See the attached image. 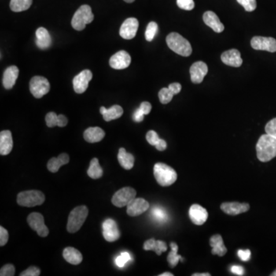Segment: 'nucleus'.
<instances>
[{"label": "nucleus", "mask_w": 276, "mask_h": 276, "mask_svg": "<svg viewBox=\"0 0 276 276\" xmlns=\"http://www.w3.org/2000/svg\"><path fill=\"white\" fill-rule=\"evenodd\" d=\"M256 153L260 161H270L276 156V138L266 134L261 136L256 144Z\"/></svg>", "instance_id": "nucleus-1"}, {"label": "nucleus", "mask_w": 276, "mask_h": 276, "mask_svg": "<svg viewBox=\"0 0 276 276\" xmlns=\"http://www.w3.org/2000/svg\"><path fill=\"white\" fill-rule=\"evenodd\" d=\"M167 45L173 52L184 57H188L192 54L193 49L189 41L177 32H171L166 38Z\"/></svg>", "instance_id": "nucleus-2"}, {"label": "nucleus", "mask_w": 276, "mask_h": 276, "mask_svg": "<svg viewBox=\"0 0 276 276\" xmlns=\"http://www.w3.org/2000/svg\"><path fill=\"white\" fill-rule=\"evenodd\" d=\"M156 182L162 186H169L176 182L177 174L175 170L163 163H156L153 167Z\"/></svg>", "instance_id": "nucleus-3"}, {"label": "nucleus", "mask_w": 276, "mask_h": 276, "mask_svg": "<svg viewBox=\"0 0 276 276\" xmlns=\"http://www.w3.org/2000/svg\"><path fill=\"white\" fill-rule=\"evenodd\" d=\"M89 215V209L85 206H79L75 207L68 216L67 230L70 233L78 232L82 227L85 219Z\"/></svg>", "instance_id": "nucleus-4"}, {"label": "nucleus", "mask_w": 276, "mask_h": 276, "mask_svg": "<svg viewBox=\"0 0 276 276\" xmlns=\"http://www.w3.org/2000/svg\"><path fill=\"white\" fill-rule=\"evenodd\" d=\"M94 20V14L92 13V8L88 5H83L75 12L71 26L77 31L85 30L86 25L92 23Z\"/></svg>", "instance_id": "nucleus-5"}, {"label": "nucleus", "mask_w": 276, "mask_h": 276, "mask_svg": "<svg viewBox=\"0 0 276 276\" xmlns=\"http://www.w3.org/2000/svg\"><path fill=\"white\" fill-rule=\"evenodd\" d=\"M45 200L44 193L38 190L21 192L17 196L18 204L21 207H34L42 205Z\"/></svg>", "instance_id": "nucleus-6"}, {"label": "nucleus", "mask_w": 276, "mask_h": 276, "mask_svg": "<svg viewBox=\"0 0 276 276\" xmlns=\"http://www.w3.org/2000/svg\"><path fill=\"white\" fill-rule=\"evenodd\" d=\"M136 195H137V192L133 188L129 187V186L123 187L114 194L111 202L113 203L114 206L119 207V208L127 207L130 202L136 198Z\"/></svg>", "instance_id": "nucleus-7"}, {"label": "nucleus", "mask_w": 276, "mask_h": 276, "mask_svg": "<svg viewBox=\"0 0 276 276\" xmlns=\"http://www.w3.org/2000/svg\"><path fill=\"white\" fill-rule=\"evenodd\" d=\"M30 89L31 94L35 98H42L50 91V84L47 78L42 76H35L30 81Z\"/></svg>", "instance_id": "nucleus-8"}, {"label": "nucleus", "mask_w": 276, "mask_h": 276, "mask_svg": "<svg viewBox=\"0 0 276 276\" xmlns=\"http://www.w3.org/2000/svg\"><path fill=\"white\" fill-rule=\"evenodd\" d=\"M27 222L30 227L36 232L41 237H46L49 235V229L45 226L43 215L39 213H32L30 214L27 218Z\"/></svg>", "instance_id": "nucleus-9"}, {"label": "nucleus", "mask_w": 276, "mask_h": 276, "mask_svg": "<svg viewBox=\"0 0 276 276\" xmlns=\"http://www.w3.org/2000/svg\"><path fill=\"white\" fill-rule=\"evenodd\" d=\"M251 46L255 50L276 52V40L272 37L255 36L251 40Z\"/></svg>", "instance_id": "nucleus-10"}, {"label": "nucleus", "mask_w": 276, "mask_h": 276, "mask_svg": "<svg viewBox=\"0 0 276 276\" xmlns=\"http://www.w3.org/2000/svg\"><path fill=\"white\" fill-rule=\"evenodd\" d=\"M131 62V58L126 51H119L111 56L109 60L110 66L114 69H125Z\"/></svg>", "instance_id": "nucleus-11"}, {"label": "nucleus", "mask_w": 276, "mask_h": 276, "mask_svg": "<svg viewBox=\"0 0 276 276\" xmlns=\"http://www.w3.org/2000/svg\"><path fill=\"white\" fill-rule=\"evenodd\" d=\"M92 71L86 69L77 75L73 79L74 90L77 94H82L89 87V82L92 79Z\"/></svg>", "instance_id": "nucleus-12"}, {"label": "nucleus", "mask_w": 276, "mask_h": 276, "mask_svg": "<svg viewBox=\"0 0 276 276\" xmlns=\"http://www.w3.org/2000/svg\"><path fill=\"white\" fill-rule=\"evenodd\" d=\"M139 22L135 18H128L121 26L120 35L124 39H132L137 35Z\"/></svg>", "instance_id": "nucleus-13"}, {"label": "nucleus", "mask_w": 276, "mask_h": 276, "mask_svg": "<svg viewBox=\"0 0 276 276\" xmlns=\"http://www.w3.org/2000/svg\"><path fill=\"white\" fill-rule=\"evenodd\" d=\"M103 236L105 240L113 243L120 238V231L114 219H108L103 222Z\"/></svg>", "instance_id": "nucleus-14"}, {"label": "nucleus", "mask_w": 276, "mask_h": 276, "mask_svg": "<svg viewBox=\"0 0 276 276\" xmlns=\"http://www.w3.org/2000/svg\"><path fill=\"white\" fill-rule=\"evenodd\" d=\"M191 82L194 84H200L208 73V66L203 61H196L189 68Z\"/></svg>", "instance_id": "nucleus-15"}, {"label": "nucleus", "mask_w": 276, "mask_h": 276, "mask_svg": "<svg viewBox=\"0 0 276 276\" xmlns=\"http://www.w3.org/2000/svg\"><path fill=\"white\" fill-rule=\"evenodd\" d=\"M150 208V204L143 198H134L127 206V214L130 216H137L141 215Z\"/></svg>", "instance_id": "nucleus-16"}, {"label": "nucleus", "mask_w": 276, "mask_h": 276, "mask_svg": "<svg viewBox=\"0 0 276 276\" xmlns=\"http://www.w3.org/2000/svg\"><path fill=\"white\" fill-rule=\"evenodd\" d=\"M189 218L192 222L197 226H201L207 222L208 218V212L198 204H193L189 210Z\"/></svg>", "instance_id": "nucleus-17"}, {"label": "nucleus", "mask_w": 276, "mask_h": 276, "mask_svg": "<svg viewBox=\"0 0 276 276\" xmlns=\"http://www.w3.org/2000/svg\"><path fill=\"white\" fill-rule=\"evenodd\" d=\"M221 60L226 65L235 68H239L243 64L241 54L237 49H230L223 52L221 56Z\"/></svg>", "instance_id": "nucleus-18"}, {"label": "nucleus", "mask_w": 276, "mask_h": 276, "mask_svg": "<svg viewBox=\"0 0 276 276\" xmlns=\"http://www.w3.org/2000/svg\"><path fill=\"white\" fill-rule=\"evenodd\" d=\"M203 19L204 23L215 32L220 33L224 30V25L221 23L219 17L215 12H212V11H207L203 14Z\"/></svg>", "instance_id": "nucleus-19"}, {"label": "nucleus", "mask_w": 276, "mask_h": 276, "mask_svg": "<svg viewBox=\"0 0 276 276\" xmlns=\"http://www.w3.org/2000/svg\"><path fill=\"white\" fill-rule=\"evenodd\" d=\"M250 207L248 203H224L221 205V210L225 214L229 215H236L245 213L249 210Z\"/></svg>", "instance_id": "nucleus-20"}, {"label": "nucleus", "mask_w": 276, "mask_h": 276, "mask_svg": "<svg viewBox=\"0 0 276 276\" xmlns=\"http://www.w3.org/2000/svg\"><path fill=\"white\" fill-rule=\"evenodd\" d=\"M13 148L12 133L9 130H2L0 133V154H9Z\"/></svg>", "instance_id": "nucleus-21"}, {"label": "nucleus", "mask_w": 276, "mask_h": 276, "mask_svg": "<svg viewBox=\"0 0 276 276\" xmlns=\"http://www.w3.org/2000/svg\"><path fill=\"white\" fill-rule=\"evenodd\" d=\"M35 36H36L35 42L39 49L45 50L50 47L52 42V37L46 29L43 28V27L38 28L35 32Z\"/></svg>", "instance_id": "nucleus-22"}, {"label": "nucleus", "mask_w": 276, "mask_h": 276, "mask_svg": "<svg viewBox=\"0 0 276 276\" xmlns=\"http://www.w3.org/2000/svg\"><path fill=\"white\" fill-rule=\"evenodd\" d=\"M19 73V68L15 65H12L5 69L2 78V84L5 89H12L17 80Z\"/></svg>", "instance_id": "nucleus-23"}, {"label": "nucleus", "mask_w": 276, "mask_h": 276, "mask_svg": "<svg viewBox=\"0 0 276 276\" xmlns=\"http://www.w3.org/2000/svg\"><path fill=\"white\" fill-rule=\"evenodd\" d=\"M100 112L102 115L103 118L105 122H111V121L116 120L118 118H120L123 115V110L119 105H114L108 109L104 107H101L100 108Z\"/></svg>", "instance_id": "nucleus-24"}, {"label": "nucleus", "mask_w": 276, "mask_h": 276, "mask_svg": "<svg viewBox=\"0 0 276 276\" xmlns=\"http://www.w3.org/2000/svg\"><path fill=\"white\" fill-rule=\"evenodd\" d=\"M105 136V133L102 129L98 127H89L84 132V138L87 142L93 143L100 142L102 141Z\"/></svg>", "instance_id": "nucleus-25"}, {"label": "nucleus", "mask_w": 276, "mask_h": 276, "mask_svg": "<svg viewBox=\"0 0 276 276\" xmlns=\"http://www.w3.org/2000/svg\"><path fill=\"white\" fill-rule=\"evenodd\" d=\"M63 257L71 265L80 264L83 259L82 253L73 247H67L63 251Z\"/></svg>", "instance_id": "nucleus-26"}, {"label": "nucleus", "mask_w": 276, "mask_h": 276, "mask_svg": "<svg viewBox=\"0 0 276 276\" xmlns=\"http://www.w3.org/2000/svg\"><path fill=\"white\" fill-rule=\"evenodd\" d=\"M69 156L67 153H61L58 157H52L48 162L47 167L49 171L56 173L59 171L61 166L65 165L69 162Z\"/></svg>", "instance_id": "nucleus-27"}, {"label": "nucleus", "mask_w": 276, "mask_h": 276, "mask_svg": "<svg viewBox=\"0 0 276 276\" xmlns=\"http://www.w3.org/2000/svg\"><path fill=\"white\" fill-rule=\"evenodd\" d=\"M210 245L212 247V253L219 256H223L227 252L226 246L223 244L222 236L220 235H215L210 239Z\"/></svg>", "instance_id": "nucleus-28"}, {"label": "nucleus", "mask_w": 276, "mask_h": 276, "mask_svg": "<svg viewBox=\"0 0 276 276\" xmlns=\"http://www.w3.org/2000/svg\"><path fill=\"white\" fill-rule=\"evenodd\" d=\"M144 249L146 251H154L158 255H160L162 252L167 250V245L164 242L160 240H156L154 239L147 240L144 244Z\"/></svg>", "instance_id": "nucleus-29"}, {"label": "nucleus", "mask_w": 276, "mask_h": 276, "mask_svg": "<svg viewBox=\"0 0 276 276\" xmlns=\"http://www.w3.org/2000/svg\"><path fill=\"white\" fill-rule=\"evenodd\" d=\"M118 161L120 165L125 170H130L134 167V157L131 153H127L124 148L119 149L118 155Z\"/></svg>", "instance_id": "nucleus-30"}, {"label": "nucleus", "mask_w": 276, "mask_h": 276, "mask_svg": "<svg viewBox=\"0 0 276 276\" xmlns=\"http://www.w3.org/2000/svg\"><path fill=\"white\" fill-rule=\"evenodd\" d=\"M88 175L92 179H99L102 177L103 170L97 158H93L91 160L90 166L88 170Z\"/></svg>", "instance_id": "nucleus-31"}, {"label": "nucleus", "mask_w": 276, "mask_h": 276, "mask_svg": "<svg viewBox=\"0 0 276 276\" xmlns=\"http://www.w3.org/2000/svg\"><path fill=\"white\" fill-rule=\"evenodd\" d=\"M32 0H11L10 9L13 12H19L30 9Z\"/></svg>", "instance_id": "nucleus-32"}, {"label": "nucleus", "mask_w": 276, "mask_h": 276, "mask_svg": "<svg viewBox=\"0 0 276 276\" xmlns=\"http://www.w3.org/2000/svg\"><path fill=\"white\" fill-rule=\"evenodd\" d=\"M170 247H171V251L168 254L167 261H168L170 267L174 268L178 264L180 260H182L183 258L182 256L177 254V252H178V245L175 243H170Z\"/></svg>", "instance_id": "nucleus-33"}, {"label": "nucleus", "mask_w": 276, "mask_h": 276, "mask_svg": "<svg viewBox=\"0 0 276 276\" xmlns=\"http://www.w3.org/2000/svg\"><path fill=\"white\" fill-rule=\"evenodd\" d=\"M157 31H158V25L156 24L155 22H151L148 25L146 31H145V38H146V40L148 41V42L153 41L155 35L157 33Z\"/></svg>", "instance_id": "nucleus-34"}, {"label": "nucleus", "mask_w": 276, "mask_h": 276, "mask_svg": "<svg viewBox=\"0 0 276 276\" xmlns=\"http://www.w3.org/2000/svg\"><path fill=\"white\" fill-rule=\"evenodd\" d=\"M174 94L169 89V88H163L159 92L158 97L160 102L163 104H167L171 101L173 99Z\"/></svg>", "instance_id": "nucleus-35"}, {"label": "nucleus", "mask_w": 276, "mask_h": 276, "mask_svg": "<svg viewBox=\"0 0 276 276\" xmlns=\"http://www.w3.org/2000/svg\"><path fill=\"white\" fill-rule=\"evenodd\" d=\"M237 2L243 6L247 12H252L257 7L256 0H237Z\"/></svg>", "instance_id": "nucleus-36"}, {"label": "nucleus", "mask_w": 276, "mask_h": 276, "mask_svg": "<svg viewBox=\"0 0 276 276\" xmlns=\"http://www.w3.org/2000/svg\"><path fill=\"white\" fill-rule=\"evenodd\" d=\"M45 122L49 127H54L59 124V115L55 112H49L45 116Z\"/></svg>", "instance_id": "nucleus-37"}, {"label": "nucleus", "mask_w": 276, "mask_h": 276, "mask_svg": "<svg viewBox=\"0 0 276 276\" xmlns=\"http://www.w3.org/2000/svg\"><path fill=\"white\" fill-rule=\"evenodd\" d=\"M177 4L180 9L184 10L190 11L195 7L193 0H177Z\"/></svg>", "instance_id": "nucleus-38"}, {"label": "nucleus", "mask_w": 276, "mask_h": 276, "mask_svg": "<svg viewBox=\"0 0 276 276\" xmlns=\"http://www.w3.org/2000/svg\"><path fill=\"white\" fill-rule=\"evenodd\" d=\"M152 214H153V217L156 219L157 221H160V222H163V221L167 219V215L166 214L165 211L160 207H155L152 210Z\"/></svg>", "instance_id": "nucleus-39"}, {"label": "nucleus", "mask_w": 276, "mask_h": 276, "mask_svg": "<svg viewBox=\"0 0 276 276\" xmlns=\"http://www.w3.org/2000/svg\"><path fill=\"white\" fill-rule=\"evenodd\" d=\"M131 257H130V254L128 252H123L121 254L118 258H117L115 262H116L117 266L119 268H123L125 266L126 263L130 261Z\"/></svg>", "instance_id": "nucleus-40"}, {"label": "nucleus", "mask_w": 276, "mask_h": 276, "mask_svg": "<svg viewBox=\"0 0 276 276\" xmlns=\"http://www.w3.org/2000/svg\"><path fill=\"white\" fill-rule=\"evenodd\" d=\"M146 139L152 146H156V144H158L159 141H160L158 134H156L154 130H149L148 131L146 135Z\"/></svg>", "instance_id": "nucleus-41"}, {"label": "nucleus", "mask_w": 276, "mask_h": 276, "mask_svg": "<svg viewBox=\"0 0 276 276\" xmlns=\"http://www.w3.org/2000/svg\"><path fill=\"white\" fill-rule=\"evenodd\" d=\"M16 273L14 266L12 264L5 265L0 270V276H13Z\"/></svg>", "instance_id": "nucleus-42"}, {"label": "nucleus", "mask_w": 276, "mask_h": 276, "mask_svg": "<svg viewBox=\"0 0 276 276\" xmlns=\"http://www.w3.org/2000/svg\"><path fill=\"white\" fill-rule=\"evenodd\" d=\"M266 132L276 138V118L268 122L266 126Z\"/></svg>", "instance_id": "nucleus-43"}, {"label": "nucleus", "mask_w": 276, "mask_h": 276, "mask_svg": "<svg viewBox=\"0 0 276 276\" xmlns=\"http://www.w3.org/2000/svg\"><path fill=\"white\" fill-rule=\"evenodd\" d=\"M40 269L35 266H31L29 269H26L25 271L20 274V276H38L40 275Z\"/></svg>", "instance_id": "nucleus-44"}, {"label": "nucleus", "mask_w": 276, "mask_h": 276, "mask_svg": "<svg viewBox=\"0 0 276 276\" xmlns=\"http://www.w3.org/2000/svg\"><path fill=\"white\" fill-rule=\"evenodd\" d=\"M9 240V233L2 226H0V245L3 246Z\"/></svg>", "instance_id": "nucleus-45"}, {"label": "nucleus", "mask_w": 276, "mask_h": 276, "mask_svg": "<svg viewBox=\"0 0 276 276\" xmlns=\"http://www.w3.org/2000/svg\"><path fill=\"white\" fill-rule=\"evenodd\" d=\"M238 256L241 260L244 261V262H247V261L250 259L251 251L249 250V249H245V250L240 249V250L238 251Z\"/></svg>", "instance_id": "nucleus-46"}, {"label": "nucleus", "mask_w": 276, "mask_h": 276, "mask_svg": "<svg viewBox=\"0 0 276 276\" xmlns=\"http://www.w3.org/2000/svg\"><path fill=\"white\" fill-rule=\"evenodd\" d=\"M139 108L144 114V115H147L151 112L152 106H151V103L148 102V101H144V102L141 103Z\"/></svg>", "instance_id": "nucleus-47"}, {"label": "nucleus", "mask_w": 276, "mask_h": 276, "mask_svg": "<svg viewBox=\"0 0 276 276\" xmlns=\"http://www.w3.org/2000/svg\"><path fill=\"white\" fill-rule=\"evenodd\" d=\"M168 88L172 92L173 94L175 95V94H179L181 92V89H182V85L178 82H175V83L170 84Z\"/></svg>", "instance_id": "nucleus-48"}, {"label": "nucleus", "mask_w": 276, "mask_h": 276, "mask_svg": "<svg viewBox=\"0 0 276 276\" xmlns=\"http://www.w3.org/2000/svg\"><path fill=\"white\" fill-rule=\"evenodd\" d=\"M144 114L140 108H137L133 115V120L135 122H141L144 120Z\"/></svg>", "instance_id": "nucleus-49"}, {"label": "nucleus", "mask_w": 276, "mask_h": 276, "mask_svg": "<svg viewBox=\"0 0 276 276\" xmlns=\"http://www.w3.org/2000/svg\"><path fill=\"white\" fill-rule=\"evenodd\" d=\"M230 270L233 274L237 275V276H243L244 275V269L240 266H232Z\"/></svg>", "instance_id": "nucleus-50"}, {"label": "nucleus", "mask_w": 276, "mask_h": 276, "mask_svg": "<svg viewBox=\"0 0 276 276\" xmlns=\"http://www.w3.org/2000/svg\"><path fill=\"white\" fill-rule=\"evenodd\" d=\"M68 123V119L66 117L63 115H59V124L58 126L60 127H65Z\"/></svg>", "instance_id": "nucleus-51"}, {"label": "nucleus", "mask_w": 276, "mask_h": 276, "mask_svg": "<svg viewBox=\"0 0 276 276\" xmlns=\"http://www.w3.org/2000/svg\"><path fill=\"white\" fill-rule=\"evenodd\" d=\"M155 148L160 151H164L167 148V142L164 140L160 139V141H159L158 144H156Z\"/></svg>", "instance_id": "nucleus-52"}, {"label": "nucleus", "mask_w": 276, "mask_h": 276, "mask_svg": "<svg viewBox=\"0 0 276 276\" xmlns=\"http://www.w3.org/2000/svg\"><path fill=\"white\" fill-rule=\"evenodd\" d=\"M193 276H210L209 273H194Z\"/></svg>", "instance_id": "nucleus-53"}, {"label": "nucleus", "mask_w": 276, "mask_h": 276, "mask_svg": "<svg viewBox=\"0 0 276 276\" xmlns=\"http://www.w3.org/2000/svg\"><path fill=\"white\" fill-rule=\"evenodd\" d=\"M174 276V275L172 274V273H163V274H160V276Z\"/></svg>", "instance_id": "nucleus-54"}, {"label": "nucleus", "mask_w": 276, "mask_h": 276, "mask_svg": "<svg viewBox=\"0 0 276 276\" xmlns=\"http://www.w3.org/2000/svg\"><path fill=\"white\" fill-rule=\"evenodd\" d=\"M123 1L127 3H131V2H134L135 0H123Z\"/></svg>", "instance_id": "nucleus-55"}, {"label": "nucleus", "mask_w": 276, "mask_h": 276, "mask_svg": "<svg viewBox=\"0 0 276 276\" xmlns=\"http://www.w3.org/2000/svg\"><path fill=\"white\" fill-rule=\"evenodd\" d=\"M272 276H276V270L271 275Z\"/></svg>", "instance_id": "nucleus-56"}]
</instances>
